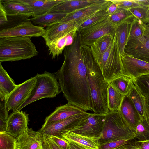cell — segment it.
Returning a JSON list of instances; mask_svg holds the SVG:
<instances>
[{
	"label": "cell",
	"mask_w": 149,
	"mask_h": 149,
	"mask_svg": "<svg viewBox=\"0 0 149 149\" xmlns=\"http://www.w3.org/2000/svg\"><path fill=\"white\" fill-rule=\"evenodd\" d=\"M81 46L78 33L72 43L64 49L63 63L55 74L61 91L68 103L86 111H93L87 69L81 54Z\"/></svg>",
	"instance_id": "1"
},
{
	"label": "cell",
	"mask_w": 149,
	"mask_h": 149,
	"mask_svg": "<svg viewBox=\"0 0 149 149\" xmlns=\"http://www.w3.org/2000/svg\"><path fill=\"white\" fill-rule=\"evenodd\" d=\"M81 50L87 69L93 111L95 114L106 115L109 112L107 99L108 84L105 81L90 47L81 45Z\"/></svg>",
	"instance_id": "2"
},
{
	"label": "cell",
	"mask_w": 149,
	"mask_h": 149,
	"mask_svg": "<svg viewBox=\"0 0 149 149\" xmlns=\"http://www.w3.org/2000/svg\"><path fill=\"white\" fill-rule=\"evenodd\" d=\"M93 55L109 84L114 80L125 76L116 31L108 47L102 54L90 46Z\"/></svg>",
	"instance_id": "3"
},
{
	"label": "cell",
	"mask_w": 149,
	"mask_h": 149,
	"mask_svg": "<svg viewBox=\"0 0 149 149\" xmlns=\"http://www.w3.org/2000/svg\"><path fill=\"white\" fill-rule=\"evenodd\" d=\"M38 54L30 37H15L0 39V63L29 59Z\"/></svg>",
	"instance_id": "4"
},
{
	"label": "cell",
	"mask_w": 149,
	"mask_h": 149,
	"mask_svg": "<svg viewBox=\"0 0 149 149\" xmlns=\"http://www.w3.org/2000/svg\"><path fill=\"white\" fill-rule=\"evenodd\" d=\"M136 135L121 116L118 110L106 114L102 130L98 138L99 146L120 140H132Z\"/></svg>",
	"instance_id": "5"
},
{
	"label": "cell",
	"mask_w": 149,
	"mask_h": 149,
	"mask_svg": "<svg viewBox=\"0 0 149 149\" xmlns=\"http://www.w3.org/2000/svg\"><path fill=\"white\" fill-rule=\"evenodd\" d=\"M35 76L36 82L31 94L19 108V111L38 100L54 98L61 92L55 74L45 71L43 73L37 74Z\"/></svg>",
	"instance_id": "6"
},
{
	"label": "cell",
	"mask_w": 149,
	"mask_h": 149,
	"mask_svg": "<svg viewBox=\"0 0 149 149\" xmlns=\"http://www.w3.org/2000/svg\"><path fill=\"white\" fill-rule=\"evenodd\" d=\"M36 82V79L35 76L18 85L4 101L5 106L8 113L11 110H18L27 100L31 94Z\"/></svg>",
	"instance_id": "7"
},
{
	"label": "cell",
	"mask_w": 149,
	"mask_h": 149,
	"mask_svg": "<svg viewBox=\"0 0 149 149\" xmlns=\"http://www.w3.org/2000/svg\"><path fill=\"white\" fill-rule=\"evenodd\" d=\"M106 115L92 113L77 126L67 130L84 136L98 139L103 130Z\"/></svg>",
	"instance_id": "8"
},
{
	"label": "cell",
	"mask_w": 149,
	"mask_h": 149,
	"mask_svg": "<svg viewBox=\"0 0 149 149\" xmlns=\"http://www.w3.org/2000/svg\"><path fill=\"white\" fill-rule=\"evenodd\" d=\"M108 18L78 32L81 45L90 47L99 38L114 32L116 28Z\"/></svg>",
	"instance_id": "9"
},
{
	"label": "cell",
	"mask_w": 149,
	"mask_h": 149,
	"mask_svg": "<svg viewBox=\"0 0 149 149\" xmlns=\"http://www.w3.org/2000/svg\"><path fill=\"white\" fill-rule=\"evenodd\" d=\"M111 3L110 0H97L88 5L67 13L59 23L75 21L78 25L95 13L106 10Z\"/></svg>",
	"instance_id": "10"
},
{
	"label": "cell",
	"mask_w": 149,
	"mask_h": 149,
	"mask_svg": "<svg viewBox=\"0 0 149 149\" xmlns=\"http://www.w3.org/2000/svg\"><path fill=\"white\" fill-rule=\"evenodd\" d=\"M45 29L43 27L33 25L26 20L13 27L3 29L0 31V38L15 37L43 36Z\"/></svg>",
	"instance_id": "11"
},
{
	"label": "cell",
	"mask_w": 149,
	"mask_h": 149,
	"mask_svg": "<svg viewBox=\"0 0 149 149\" xmlns=\"http://www.w3.org/2000/svg\"><path fill=\"white\" fill-rule=\"evenodd\" d=\"M91 113L86 112L73 116L65 120L41 127L39 131L42 135L45 134L50 136L62 137L61 134L63 131L71 129L77 126Z\"/></svg>",
	"instance_id": "12"
},
{
	"label": "cell",
	"mask_w": 149,
	"mask_h": 149,
	"mask_svg": "<svg viewBox=\"0 0 149 149\" xmlns=\"http://www.w3.org/2000/svg\"><path fill=\"white\" fill-rule=\"evenodd\" d=\"M123 73L132 80L149 74V63L125 54L121 56Z\"/></svg>",
	"instance_id": "13"
},
{
	"label": "cell",
	"mask_w": 149,
	"mask_h": 149,
	"mask_svg": "<svg viewBox=\"0 0 149 149\" xmlns=\"http://www.w3.org/2000/svg\"><path fill=\"white\" fill-rule=\"evenodd\" d=\"M28 114L21 111H13L8 116L6 132L17 139L28 128Z\"/></svg>",
	"instance_id": "14"
},
{
	"label": "cell",
	"mask_w": 149,
	"mask_h": 149,
	"mask_svg": "<svg viewBox=\"0 0 149 149\" xmlns=\"http://www.w3.org/2000/svg\"><path fill=\"white\" fill-rule=\"evenodd\" d=\"M78 25L75 21L58 23L47 27L42 36L47 47L57 40L72 31L78 29Z\"/></svg>",
	"instance_id": "15"
},
{
	"label": "cell",
	"mask_w": 149,
	"mask_h": 149,
	"mask_svg": "<svg viewBox=\"0 0 149 149\" xmlns=\"http://www.w3.org/2000/svg\"><path fill=\"white\" fill-rule=\"evenodd\" d=\"M86 112L80 108L68 103L56 107L53 112L46 118L45 123L42 127L65 120L73 116Z\"/></svg>",
	"instance_id": "16"
},
{
	"label": "cell",
	"mask_w": 149,
	"mask_h": 149,
	"mask_svg": "<svg viewBox=\"0 0 149 149\" xmlns=\"http://www.w3.org/2000/svg\"><path fill=\"white\" fill-rule=\"evenodd\" d=\"M118 110L130 127L135 132L141 118L132 102L127 95L123 97Z\"/></svg>",
	"instance_id": "17"
},
{
	"label": "cell",
	"mask_w": 149,
	"mask_h": 149,
	"mask_svg": "<svg viewBox=\"0 0 149 149\" xmlns=\"http://www.w3.org/2000/svg\"><path fill=\"white\" fill-rule=\"evenodd\" d=\"M17 142V149H43L42 134L32 128H28Z\"/></svg>",
	"instance_id": "18"
},
{
	"label": "cell",
	"mask_w": 149,
	"mask_h": 149,
	"mask_svg": "<svg viewBox=\"0 0 149 149\" xmlns=\"http://www.w3.org/2000/svg\"><path fill=\"white\" fill-rule=\"evenodd\" d=\"M6 12L7 15L26 18L33 16L32 9L19 0H0Z\"/></svg>",
	"instance_id": "19"
},
{
	"label": "cell",
	"mask_w": 149,
	"mask_h": 149,
	"mask_svg": "<svg viewBox=\"0 0 149 149\" xmlns=\"http://www.w3.org/2000/svg\"><path fill=\"white\" fill-rule=\"evenodd\" d=\"M146 25L134 17L132 26L128 43L125 49L143 45L146 41Z\"/></svg>",
	"instance_id": "20"
},
{
	"label": "cell",
	"mask_w": 149,
	"mask_h": 149,
	"mask_svg": "<svg viewBox=\"0 0 149 149\" xmlns=\"http://www.w3.org/2000/svg\"><path fill=\"white\" fill-rule=\"evenodd\" d=\"M30 7L33 12V17L48 13L64 0H19Z\"/></svg>",
	"instance_id": "21"
},
{
	"label": "cell",
	"mask_w": 149,
	"mask_h": 149,
	"mask_svg": "<svg viewBox=\"0 0 149 149\" xmlns=\"http://www.w3.org/2000/svg\"><path fill=\"white\" fill-rule=\"evenodd\" d=\"M134 16L128 19L116 28L117 38L121 56L125 54V46L128 41Z\"/></svg>",
	"instance_id": "22"
},
{
	"label": "cell",
	"mask_w": 149,
	"mask_h": 149,
	"mask_svg": "<svg viewBox=\"0 0 149 149\" xmlns=\"http://www.w3.org/2000/svg\"><path fill=\"white\" fill-rule=\"evenodd\" d=\"M97 0H64L48 13H69L88 5Z\"/></svg>",
	"instance_id": "23"
},
{
	"label": "cell",
	"mask_w": 149,
	"mask_h": 149,
	"mask_svg": "<svg viewBox=\"0 0 149 149\" xmlns=\"http://www.w3.org/2000/svg\"><path fill=\"white\" fill-rule=\"evenodd\" d=\"M0 63V98L1 101H4L18 85L3 68L1 63Z\"/></svg>",
	"instance_id": "24"
},
{
	"label": "cell",
	"mask_w": 149,
	"mask_h": 149,
	"mask_svg": "<svg viewBox=\"0 0 149 149\" xmlns=\"http://www.w3.org/2000/svg\"><path fill=\"white\" fill-rule=\"evenodd\" d=\"M61 137L65 140L76 143L84 148L98 149L99 144L97 139L84 136L75 134L68 130L63 131Z\"/></svg>",
	"instance_id": "25"
},
{
	"label": "cell",
	"mask_w": 149,
	"mask_h": 149,
	"mask_svg": "<svg viewBox=\"0 0 149 149\" xmlns=\"http://www.w3.org/2000/svg\"><path fill=\"white\" fill-rule=\"evenodd\" d=\"M127 95L132 102L141 117V120H146L145 97L142 94L138 87L134 84Z\"/></svg>",
	"instance_id": "26"
},
{
	"label": "cell",
	"mask_w": 149,
	"mask_h": 149,
	"mask_svg": "<svg viewBox=\"0 0 149 149\" xmlns=\"http://www.w3.org/2000/svg\"><path fill=\"white\" fill-rule=\"evenodd\" d=\"M67 14L63 13H47L26 20L39 26L47 27L59 23Z\"/></svg>",
	"instance_id": "27"
},
{
	"label": "cell",
	"mask_w": 149,
	"mask_h": 149,
	"mask_svg": "<svg viewBox=\"0 0 149 149\" xmlns=\"http://www.w3.org/2000/svg\"><path fill=\"white\" fill-rule=\"evenodd\" d=\"M78 34V29L75 30L58 39L48 47L49 54L52 58L61 54L65 47L68 46L69 39H74Z\"/></svg>",
	"instance_id": "28"
},
{
	"label": "cell",
	"mask_w": 149,
	"mask_h": 149,
	"mask_svg": "<svg viewBox=\"0 0 149 149\" xmlns=\"http://www.w3.org/2000/svg\"><path fill=\"white\" fill-rule=\"evenodd\" d=\"M144 44L136 47L125 49V54L149 63V33H146Z\"/></svg>",
	"instance_id": "29"
},
{
	"label": "cell",
	"mask_w": 149,
	"mask_h": 149,
	"mask_svg": "<svg viewBox=\"0 0 149 149\" xmlns=\"http://www.w3.org/2000/svg\"><path fill=\"white\" fill-rule=\"evenodd\" d=\"M123 96L120 94L110 84L108 88V104L109 111L118 110Z\"/></svg>",
	"instance_id": "30"
},
{
	"label": "cell",
	"mask_w": 149,
	"mask_h": 149,
	"mask_svg": "<svg viewBox=\"0 0 149 149\" xmlns=\"http://www.w3.org/2000/svg\"><path fill=\"white\" fill-rule=\"evenodd\" d=\"M109 84L123 97L128 94L134 84L132 79L126 76L116 79Z\"/></svg>",
	"instance_id": "31"
},
{
	"label": "cell",
	"mask_w": 149,
	"mask_h": 149,
	"mask_svg": "<svg viewBox=\"0 0 149 149\" xmlns=\"http://www.w3.org/2000/svg\"><path fill=\"white\" fill-rule=\"evenodd\" d=\"M133 16L128 10L118 8L115 12L109 15L108 19L109 22L116 28L125 20Z\"/></svg>",
	"instance_id": "32"
},
{
	"label": "cell",
	"mask_w": 149,
	"mask_h": 149,
	"mask_svg": "<svg viewBox=\"0 0 149 149\" xmlns=\"http://www.w3.org/2000/svg\"><path fill=\"white\" fill-rule=\"evenodd\" d=\"M107 9L95 13L78 25V32L107 19L109 15L107 12Z\"/></svg>",
	"instance_id": "33"
},
{
	"label": "cell",
	"mask_w": 149,
	"mask_h": 149,
	"mask_svg": "<svg viewBox=\"0 0 149 149\" xmlns=\"http://www.w3.org/2000/svg\"><path fill=\"white\" fill-rule=\"evenodd\" d=\"M115 31L102 37L98 39L93 45V47L99 54H102L106 50L111 42Z\"/></svg>",
	"instance_id": "34"
},
{
	"label": "cell",
	"mask_w": 149,
	"mask_h": 149,
	"mask_svg": "<svg viewBox=\"0 0 149 149\" xmlns=\"http://www.w3.org/2000/svg\"><path fill=\"white\" fill-rule=\"evenodd\" d=\"M0 149H17V139L6 132H0Z\"/></svg>",
	"instance_id": "35"
},
{
	"label": "cell",
	"mask_w": 149,
	"mask_h": 149,
	"mask_svg": "<svg viewBox=\"0 0 149 149\" xmlns=\"http://www.w3.org/2000/svg\"><path fill=\"white\" fill-rule=\"evenodd\" d=\"M132 80L142 94L145 97H149V74L142 75Z\"/></svg>",
	"instance_id": "36"
},
{
	"label": "cell",
	"mask_w": 149,
	"mask_h": 149,
	"mask_svg": "<svg viewBox=\"0 0 149 149\" xmlns=\"http://www.w3.org/2000/svg\"><path fill=\"white\" fill-rule=\"evenodd\" d=\"M139 141H143L149 139V125L146 120H141L138 124L135 132Z\"/></svg>",
	"instance_id": "37"
},
{
	"label": "cell",
	"mask_w": 149,
	"mask_h": 149,
	"mask_svg": "<svg viewBox=\"0 0 149 149\" xmlns=\"http://www.w3.org/2000/svg\"><path fill=\"white\" fill-rule=\"evenodd\" d=\"M149 7L142 6L130 9L128 10L134 17L146 25L149 23L148 9Z\"/></svg>",
	"instance_id": "38"
},
{
	"label": "cell",
	"mask_w": 149,
	"mask_h": 149,
	"mask_svg": "<svg viewBox=\"0 0 149 149\" xmlns=\"http://www.w3.org/2000/svg\"><path fill=\"white\" fill-rule=\"evenodd\" d=\"M6 109L4 101L0 102V132H6L9 115Z\"/></svg>",
	"instance_id": "39"
},
{
	"label": "cell",
	"mask_w": 149,
	"mask_h": 149,
	"mask_svg": "<svg viewBox=\"0 0 149 149\" xmlns=\"http://www.w3.org/2000/svg\"><path fill=\"white\" fill-rule=\"evenodd\" d=\"M111 1L116 4L118 8L128 10L141 6L134 0H110Z\"/></svg>",
	"instance_id": "40"
},
{
	"label": "cell",
	"mask_w": 149,
	"mask_h": 149,
	"mask_svg": "<svg viewBox=\"0 0 149 149\" xmlns=\"http://www.w3.org/2000/svg\"><path fill=\"white\" fill-rule=\"evenodd\" d=\"M43 149H62L48 135H42Z\"/></svg>",
	"instance_id": "41"
},
{
	"label": "cell",
	"mask_w": 149,
	"mask_h": 149,
	"mask_svg": "<svg viewBox=\"0 0 149 149\" xmlns=\"http://www.w3.org/2000/svg\"><path fill=\"white\" fill-rule=\"evenodd\" d=\"M130 141L124 140L114 141L99 145L98 149H115L122 146L128 143Z\"/></svg>",
	"instance_id": "42"
},
{
	"label": "cell",
	"mask_w": 149,
	"mask_h": 149,
	"mask_svg": "<svg viewBox=\"0 0 149 149\" xmlns=\"http://www.w3.org/2000/svg\"><path fill=\"white\" fill-rule=\"evenodd\" d=\"M132 140L130 141L128 143L126 144L129 148L132 149H149V142Z\"/></svg>",
	"instance_id": "43"
},
{
	"label": "cell",
	"mask_w": 149,
	"mask_h": 149,
	"mask_svg": "<svg viewBox=\"0 0 149 149\" xmlns=\"http://www.w3.org/2000/svg\"><path fill=\"white\" fill-rule=\"evenodd\" d=\"M49 136L62 149H68L69 144L68 141L62 137L54 136Z\"/></svg>",
	"instance_id": "44"
},
{
	"label": "cell",
	"mask_w": 149,
	"mask_h": 149,
	"mask_svg": "<svg viewBox=\"0 0 149 149\" xmlns=\"http://www.w3.org/2000/svg\"><path fill=\"white\" fill-rule=\"evenodd\" d=\"M7 15L5 9L0 1V25L1 26L8 22Z\"/></svg>",
	"instance_id": "45"
},
{
	"label": "cell",
	"mask_w": 149,
	"mask_h": 149,
	"mask_svg": "<svg viewBox=\"0 0 149 149\" xmlns=\"http://www.w3.org/2000/svg\"><path fill=\"white\" fill-rule=\"evenodd\" d=\"M118 8L117 5L114 3L112 2L107 9L106 11L110 15L113 13Z\"/></svg>",
	"instance_id": "46"
},
{
	"label": "cell",
	"mask_w": 149,
	"mask_h": 149,
	"mask_svg": "<svg viewBox=\"0 0 149 149\" xmlns=\"http://www.w3.org/2000/svg\"><path fill=\"white\" fill-rule=\"evenodd\" d=\"M68 142L69 144L67 149H85L84 147L76 143L70 141Z\"/></svg>",
	"instance_id": "47"
},
{
	"label": "cell",
	"mask_w": 149,
	"mask_h": 149,
	"mask_svg": "<svg viewBox=\"0 0 149 149\" xmlns=\"http://www.w3.org/2000/svg\"><path fill=\"white\" fill-rule=\"evenodd\" d=\"M145 100L146 111V120L149 125V97H145Z\"/></svg>",
	"instance_id": "48"
},
{
	"label": "cell",
	"mask_w": 149,
	"mask_h": 149,
	"mask_svg": "<svg viewBox=\"0 0 149 149\" xmlns=\"http://www.w3.org/2000/svg\"><path fill=\"white\" fill-rule=\"evenodd\" d=\"M115 149H132L128 147L126 144L122 146Z\"/></svg>",
	"instance_id": "49"
},
{
	"label": "cell",
	"mask_w": 149,
	"mask_h": 149,
	"mask_svg": "<svg viewBox=\"0 0 149 149\" xmlns=\"http://www.w3.org/2000/svg\"><path fill=\"white\" fill-rule=\"evenodd\" d=\"M149 33V23L146 25V33Z\"/></svg>",
	"instance_id": "50"
},
{
	"label": "cell",
	"mask_w": 149,
	"mask_h": 149,
	"mask_svg": "<svg viewBox=\"0 0 149 149\" xmlns=\"http://www.w3.org/2000/svg\"><path fill=\"white\" fill-rule=\"evenodd\" d=\"M140 142H149V139H148V140H147L146 141H140Z\"/></svg>",
	"instance_id": "51"
},
{
	"label": "cell",
	"mask_w": 149,
	"mask_h": 149,
	"mask_svg": "<svg viewBox=\"0 0 149 149\" xmlns=\"http://www.w3.org/2000/svg\"><path fill=\"white\" fill-rule=\"evenodd\" d=\"M85 148V149H94L89 148Z\"/></svg>",
	"instance_id": "52"
},
{
	"label": "cell",
	"mask_w": 149,
	"mask_h": 149,
	"mask_svg": "<svg viewBox=\"0 0 149 149\" xmlns=\"http://www.w3.org/2000/svg\"><path fill=\"white\" fill-rule=\"evenodd\" d=\"M148 16H149V7L148 8Z\"/></svg>",
	"instance_id": "53"
}]
</instances>
